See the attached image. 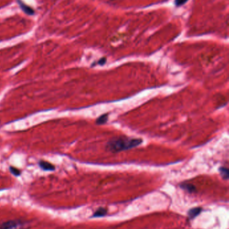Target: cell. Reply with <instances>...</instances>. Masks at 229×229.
I'll use <instances>...</instances> for the list:
<instances>
[{
	"mask_svg": "<svg viewBox=\"0 0 229 229\" xmlns=\"http://www.w3.org/2000/svg\"><path fill=\"white\" fill-rule=\"evenodd\" d=\"M142 142L143 140L140 139L120 137L109 141L107 144V148L112 152H118L135 148L140 145Z\"/></svg>",
	"mask_w": 229,
	"mask_h": 229,
	"instance_id": "6da1fadb",
	"label": "cell"
},
{
	"mask_svg": "<svg viewBox=\"0 0 229 229\" xmlns=\"http://www.w3.org/2000/svg\"><path fill=\"white\" fill-rule=\"evenodd\" d=\"M29 224L22 220H11L0 224V229H27Z\"/></svg>",
	"mask_w": 229,
	"mask_h": 229,
	"instance_id": "7a4b0ae2",
	"label": "cell"
},
{
	"mask_svg": "<svg viewBox=\"0 0 229 229\" xmlns=\"http://www.w3.org/2000/svg\"><path fill=\"white\" fill-rule=\"evenodd\" d=\"M39 164L40 168L45 170V171H53V170H55V167L52 164L46 161L40 160Z\"/></svg>",
	"mask_w": 229,
	"mask_h": 229,
	"instance_id": "3957f363",
	"label": "cell"
},
{
	"mask_svg": "<svg viewBox=\"0 0 229 229\" xmlns=\"http://www.w3.org/2000/svg\"><path fill=\"white\" fill-rule=\"evenodd\" d=\"M202 208L200 207H197V208H194V209H191L188 211V217L190 219H194L195 217L200 213L202 211Z\"/></svg>",
	"mask_w": 229,
	"mask_h": 229,
	"instance_id": "277c9868",
	"label": "cell"
},
{
	"mask_svg": "<svg viewBox=\"0 0 229 229\" xmlns=\"http://www.w3.org/2000/svg\"><path fill=\"white\" fill-rule=\"evenodd\" d=\"M18 2L19 3V5L20 6V7L22 8V10L25 12V13L30 15H32L34 14V11L33 9H32V8L30 7H29L26 5H25V4L24 3H22V2L20 1V0H18Z\"/></svg>",
	"mask_w": 229,
	"mask_h": 229,
	"instance_id": "5b68a950",
	"label": "cell"
},
{
	"mask_svg": "<svg viewBox=\"0 0 229 229\" xmlns=\"http://www.w3.org/2000/svg\"><path fill=\"white\" fill-rule=\"evenodd\" d=\"M107 213V210L103 208H99V209L94 212V217H102V216L106 215Z\"/></svg>",
	"mask_w": 229,
	"mask_h": 229,
	"instance_id": "8992f818",
	"label": "cell"
},
{
	"mask_svg": "<svg viewBox=\"0 0 229 229\" xmlns=\"http://www.w3.org/2000/svg\"><path fill=\"white\" fill-rule=\"evenodd\" d=\"M181 187L183 189L187 190V192H189L190 193H192L194 192H195V190H196V189H195V187L193 186L192 184H182L181 185Z\"/></svg>",
	"mask_w": 229,
	"mask_h": 229,
	"instance_id": "52a82bcc",
	"label": "cell"
},
{
	"mask_svg": "<svg viewBox=\"0 0 229 229\" xmlns=\"http://www.w3.org/2000/svg\"><path fill=\"white\" fill-rule=\"evenodd\" d=\"M108 114H104V115L100 116L99 117H98L97 119L96 123L98 124V125H102V124L105 123L108 121Z\"/></svg>",
	"mask_w": 229,
	"mask_h": 229,
	"instance_id": "ba28073f",
	"label": "cell"
},
{
	"mask_svg": "<svg viewBox=\"0 0 229 229\" xmlns=\"http://www.w3.org/2000/svg\"><path fill=\"white\" fill-rule=\"evenodd\" d=\"M220 174H221L222 177L225 179V180H227L228 178V170L226 168H220Z\"/></svg>",
	"mask_w": 229,
	"mask_h": 229,
	"instance_id": "9c48e42d",
	"label": "cell"
},
{
	"mask_svg": "<svg viewBox=\"0 0 229 229\" xmlns=\"http://www.w3.org/2000/svg\"><path fill=\"white\" fill-rule=\"evenodd\" d=\"M10 170L11 173L13 175H14V176H20V174H21V172H20V170H18V168H16L13 167V166H11V167H10Z\"/></svg>",
	"mask_w": 229,
	"mask_h": 229,
	"instance_id": "30bf717a",
	"label": "cell"
},
{
	"mask_svg": "<svg viewBox=\"0 0 229 229\" xmlns=\"http://www.w3.org/2000/svg\"><path fill=\"white\" fill-rule=\"evenodd\" d=\"M188 0H176L175 1V4L176 6H183L184 3H185Z\"/></svg>",
	"mask_w": 229,
	"mask_h": 229,
	"instance_id": "8fae6325",
	"label": "cell"
},
{
	"mask_svg": "<svg viewBox=\"0 0 229 229\" xmlns=\"http://www.w3.org/2000/svg\"><path fill=\"white\" fill-rule=\"evenodd\" d=\"M106 62V58H102V59H100V60H99L98 63H99V64H100V65H103L104 63H105Z\"/></svg>",
	"mask_w": 229,
	"mask_h": 229,
	"instance_id": "7c38bea8",
	"label": "cell"
}]
</instances>
